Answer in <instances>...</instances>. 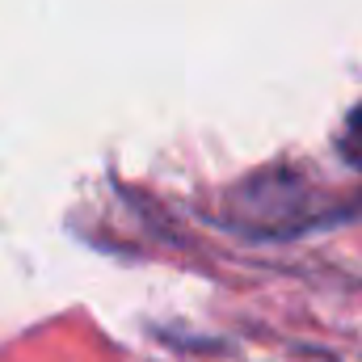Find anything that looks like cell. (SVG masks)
Wrapping results in <instances>:
<instances>
[{"mask_svg": "<svg viewBox=\"0 0 362 362\" xmlns=\"http://www.w3.org/2000/svg\"><path fill=\"white\" fill-rule=\"evenodd\" d=\"M341 152H346L354 165H362V101L354 105V114L346 118V131H341Z\"/></svg>", "mask_w": 362, "mask_h": 362, "instance_id": "obj_1", "label": "cell"}]
</instances>
